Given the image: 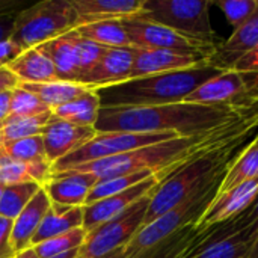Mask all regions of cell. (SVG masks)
Wrapping results in <instances>:
<instances>
[{
    "label": "cell",
    "instance_id": "cell-26",
    "mask_svg": "<svg viewBox=\"0 0 258 258\" xmlns=\"http://www.w3.org/2000/svg\"><path fill=\"white\" fill-rule=\"evenodd\" d=\"M258 177V144L254 141L237 156H234V159L231 160V163L228 165L221 184H219V190L218 194L227 192L245 181L254 180Z\"/></svg>",
    "mask_w": 258,
    "mask_h": 258
},
{
    "label": "cell",
    "instance_id": "cell-49",
    "mask_svg": "<svg viewBox=\"0 0 258 258\" xmlns=\"http://www.w3.org/2000/svg\"><path fill=\"white\" fill-rule=\"evenodd\" d=\"M3 189H5V186H0V198H2V195H3Z\"/></svg>",
    "mask_w": 258,
    "mask_h": 258
},
{
    "label": "cell",
    "instance_id": "cell-28",
    "mask_svg": "<svg viewBox=\"0 0 258 258\" xmlns=\"http://www.w3.org/2000/svg\"><path fill=\"white\" fill-rule=\"evenodd\" d=\"M248 251L249 245L243 234H236L210 245L190 246L183 258H246Z\"/></svg>",
    "mask_w": 258,
    "mask_h": 258
},
{
    "label": "cell",
    "instance_id": "cell-7",
    "mask_svg": "<svg viewBox=\"0 0 258 258\" xmlns=\"http://www.w3.org/2000/svg\"><path fill=\"white\" fill-rule=\"evenodd\" d=\"M184 103L206 106H230L240 110L258 109V73L227 70L204 82Z\"/></svg>",
    "mask_w": 258,
    "mask_h": 258
},
{
    "label": "cell",
    "instance_id": "cell-19",
    "mask_svg": "<svg viewBox=\"0 0 258 258\" xmlns=\"http://www.w3.org/2000/svg\"><path fill=\"white\" fill-rule=\"evenodd\" d=\"M77 38L76 29L67 32L62 36L50 39L36 48L44 53L54 65L59 80L79 83V56H77Z\"/></svg>",
    "mask_w": 258,
    "mask_h": 258
},
{
    "label": "cell",
    "instance_id": "cell-20",
    "mask_svg": "<svg viewBox=\"0 0 258 258\" xmlns=\"http://www.w3.org/2000/svg\"><path fill=\"white\" fill-rule=\"evenodd\" d=\"M50 206H51V201L48 195L45 194L44 187H41L39 192L24 207V210L14 219L11 243H12L15 255L30 248V242L35 233L38 231Z\"/></svg>",
    "mask_w": 258,
    "mask_h": 258
},
{
    "label": "cell",
    "instance_id": "cell-45",
    "mask_svg": "<svg viewBox=\"0 0 258 258\" xmlns=\"http://www.w3.org/2000/svg\"><path fill=\"white\" fill-rule=\"evenodd\" d=\"M97 258H125V248H119V249H115L103 257H97Z\"/></svg>",
    "mask_w": 258,
    "mask_h": 258
},
{
    "label": "cell",
    "instance_id": "cell-44",
    "mask_svg": "<svg viewBox=\"0 0 258 258\" xmlns=\"http://www.w3.org/2000/svg\"><path fill=\"white\" fill-rule=\"evenodd\" d=\"M11 92L12 91H5V92L0 94V124L9 115V109H11Z\"/></svg>",
    "mask_w": 258,
    "mask_h": 258
},
{
    "label": "cell",
    "instance_id": "cell-33",
    "mask_svg": "<svg viewBox=\"0 0 258 258\" xmlns=\"http://www.w3.org/2000/svg\"><path fill=\"white\" fill-rule=\"evenodd\" d=\"M86 234L88 233L83 228H77V230L62 234V236H57L54 239L45 240L39 245H35V246H32V249L35 251L38 258L59 257L62 254L80 249L85 243Z\"/></svg>",
    "mask_w": 258,
    "mask_h": 258
},
{
    "label": "cell",
    "instance_id": "cell-46",
    "mask_svg": "<svg viewBox=\"0 0 258 258\" xmlns=\"http://www.w3.org/2000/svg\"><path fill=\"white\" fill-rule=\"evenodd\" d=\"M14 258H38V257H36L35 251H33L32 248H29V249H26V251H23V252L17 254Z\"/></svg>",
    "mask_w": 258,
    "mask_h": 258
},
{
    "label": "cell",
    "instance_id": "cell-50",
    "mask_svg": "<svg viewBox=\"0 0 258 258\" xmlns=\"http://www.w3.org/2000/svg\"><path fill=\"white\" fill-rule=\"evenodd\" d=\"M254 142H255V144H258V135H257V136H255V139H254Z\"/></svg>",
    "mask_w": 258,
    "mask_h": 258
},
{
    "label": "cell",
    "instance_id": "cell-48",
    "mask_svg": "<svg viewBox=\"0 0 258 258\" xmlns=\"http://www.w3.org/2000/svg\"><path fill=\"white\" fill-rule=\"evenodd\" d=\"M77 255H79V249L71 251V252H67V254H62V255H59V257H54V258H77Z\"/></svg>",
    "mask_w": 258,
    "mask_h": 258
},
{
    "label": "cell",
    "instance_id": "cell-31",
    "mask_svg": "<svg viewBox=\"0 0 258 258\" xmlns=\"http://www.w3.org/2000/svg\"><path fill=\"white\" fill-rule=\"evenodd\" d=\"M156 174H163V172L142 171V172H136V174H130V175H122V177H115V178H107V180H98L94 184V187L91 189L85 206H89V204L101 201L107 197L121 194V192L148 180L150 177H153Z\"/></svg>",
    "mask_w": 258,
    "mask_h": 258
},
{
    "label": "cell",
    "instance_id": "cell-9",
    "mask_svg": "<svg viewBox=\"0 0 258 258\" xmlns=\"http://www.w3.org/2000/svg\"><path fill=\"white\" fill-rule=\"evenodd\" d=\"M151 194L141 198L138 203L128 207L122 215L89 231L86 234L83 246L79 249L77 258L103 257L115 249L125 248L133 239V236L144 225Z\"/></svg>",
    "mask_w": 258,
    "mask_h": 258
},
{
    "label": "cell",
    "instance_id": "cell-22",
    "mask_svg": "<svg viewBox=\"0 0 258 258\" xmlns=\"http://www.w3.org/2000/svg\"><path fill=\"white\" fill-rule=\"evenodd\" d=\"M20 83H47L59 80L51 60L36 47L24 50L6 65Z\"/></svg>",
    "mask_w": 258,
    "mask_h": 258
},
{
    "label": "cell",
    "instance_id": "cell-40",
    "mask_svg": "<svg viewBox=\"0 0 258 258\" xmlns=\"http://www.w3.org/2000/svg\"><path fill=\"white\" fill-rule=\"evenodd\" d=\"M231 70L242 73H258V45L246 56H243Z\"/></svg>",
    "mask_w": 258,
    "mask_h": 258
},
{
    "label": "cell",
    "instance_id": "cell-14",
    "mask_svg": "<svg viewBox=\"0 0 258 258\" xmlns=\"http://www.w3.org/2000/svg\"><path fill=\"white\" fill-rule=\"evenodd\" d=\"M209 63V57L204 54L183 53L174 50H145L138 48L132 67L130 79H139L145 76H154L171 71L190 70ZM128 79V80H130Z\"/></svg>",
    "mask_w": 258,
    "mask_h": 258
},
{
    "label": "cell",
    "instance_id": "cell-13",
    "mask_svg": "<svg viewBox=\"0 0 258 258\" xmlns=\"http://www.w3.org/2000/svg\"><path fill=\"white\" fill-rule=\"evenodd\" d=\"M97 136L94 127H80L51 115L41 132L45 159L53 166L57 160L77 151Z\"/></svg>",
    "mask_w": 258,
    "mask_h": 258
},
{
    "label": "cell",
    "instance_id": "cell-47",
    "mask_svg": "<svg viewBox=\"0 0 258 258\" xmlns=\"http://www.w3.org/2000/svg\"><path fill=\"white\" fill-rule=\"evenodd\" d=\"M246 258H258V237L257 240H255V243L251 246V249L248 251V255Z\"/></svg>",
    "mask_w": 258,
    "mask_h": 258
},
{
    "label": "cell",
    "instance_id": "cell-43",
    "mask_svg": "<svg viewBox=\"0 0 258 258\" xmlns=\"http://www.w3.org/2000/svg\"><path fill=\"white\" fill-rule=\"evenodd\" d=\"M15 17L17 15H5V17H0V42L11 38Z\"/></svg>",
    "mask_w": 258,
    "mask_h": 258
},
{
    "label": "cell",
    "instance_id": "cell-29",
    "mask_svg": "<svg viewBox=\"0 0 258 258\" xmlns=\"http://www.w3.org/2000/svg\"><path fill=\"white\" fill-rule=\"evenodd\" d=\"M51 118V112L32 118H6L0 124V148L9 142L41 135L44 125Z\"/></svg>",
    "mask_w": 258,
    "mask_h": 258
},
{
    "label": "cell",
    "instance_id": "cell-30",
    "mask_svg": "<svg viewBox=\"0 0 258 258\" xmlns=\"http://www.w3.org/2000/svg\"><path fill=\"white\" fill-rule=\"evenodd\" d=\"M42 186L38 183H21L5 186L3 195L0 198V216L6 219H15L30 200L39 192Z\"/></svg>",
    "mask_w": 258,
    "mask_h": 258
},
{
    "label": "cell",
    "instance_id": "cell-8",
    "mask_svg": "<svg viewBox=\"0 0 258 258\" xmlns=\"http://www.w3.org/2000/svg\"><path fill=\"white\" fill-rule=\"evenodd\" d=\"M174 138H180L175 133H97L94 139L85 144L77 151L68 154L67 157L57 160L51 166V175L65 172L74 166L101 160L106 157H113L139 148H145L159 142H165Z\"/></svg>",
    "mask_w": 258,
    "mask_h": 258
},
{
    "label": "cell",
    "instance_id": "cell-15",
    "mask_svg": "<svg viewBox=\"0 0 258 258\" xmlns=\"http://www.w3.org/2000/svg\"><path fill=\"white\" fill-rule=\"evenodd\" d=\"M258 45V8L255 12L237 29L233 30L228 39L218 42L209 65L227 71L231 70L243 56Z\"/></svg>",
    "mask_w": 258,
    "mask_h": 258
},
{
    "label": "cell",
    "instance_id": "cell-12",
    "mask_svg": "<svg viewBox=\"0 0 258 258\" xmlns=\"http://www.w3.org/2000/svg\"><path fill=\"white\" fill-rule=\"evenodd\" d=\"M258 195V177L245 181L227 192L216 194L204 213L192 225L197 233L206 231L215 225L224 224L242 213Z\"/></svg>",
    "mask_w": 258,
    "mask_h": 258
},
{
    "label": "cell",
    "instance_id": "cell-10",
    "mask_svg": "<svg viewBox=\"0 0 258 258\" xmlns=\"http://www.w3.org/2000/svg\"><path fill=\"white\" fill-rule=\"evenodd\" d=\"M132 45L145 50H174L183 53L204 54L210 59L216 45L184 36L166 26L157 24L141 15L119 20Z\"/></svg>",
    "mask_w": 258,
    "mask_h": 258
},
{
    "label": "cell",
    "instance_id": "cell-11",
    "mask_svg": "<svg viewBox=\"0 0 258 258\" xmlns=\"http://www.w3.org/2000/svg\"><path fill=\"white\" fill-rule=\"evenodd\" d=\"M166 177V174H156L148 180L112 197H107L101 201H97L89 206H83V230L86 233L95 230L97 227L106 224L107 221L122 215L128 207L138 203L141 198L151 194L157 184Z\"/></svg>",
    "mask_w": 258,
    "mask_h": 258
},
{
    "label": "cell",
    "instance_id": "cell-23",
    "mask_svg": "<svg viewBox=\"0 0 258 258\" xmlns=\"http://www.w3.org/2000/svg\"><path fill=\"white\" fill-rule=\"evenodd\" d=\"M51 178L48 162H20L0 153V186L38 183L44 186Z\"/></svg>",
    "mask_w": 258,
    "mask_h": 258
},
{
    "label": "cell",
    "instance_id": "cell-27",
    "mask_svg": "<svg viewBox=\"0 0 258 258\" xmlns=\"http://www.w3.org/2000/svg\"><path fill=\"white\" fill-rule=\"evenodd\" d=\"M76 30L82 38L94 41V42L109 47V48L133 47L119 20L91 23V24L76 27Z\"/></svg>",
    "mask_w": 258,
    "mask_h": 258
},
{
    "label": "cell",
    "instance_id": "cell-1",
    "mask_svg": "<svg viewBox=\"0 0 258 258\" xmlns=\"http://www.w3.org/2000/svg\"><path fill=\"white\" fill-rule=\"evenodd\" d=\"M258 113L230 106L165 104L100 107L94 128L97 133H175L180 138L203 136L231 127Z\"/></svg>",
    "mask_w": 258,
    "mask_h": 258
},
{
    "label": "cell",
    "instance_id": "cell-38",
    "mask_svg": "<svg viewBox=\"0 0 258 258\" xmlns=\"http://www.w3.org/2000/svg\"><path fill=\"white\" fill-rule=\"evenodd\" d=\"M12 219H6L0 216V258H14L15 252L11 243V234H12Z\"/></svg>",
    "mask_w": 258,
    "mask_h": 258
},
{
    "label": "cell",
    "instance_id": "cell-35",
    "mask_svg": "<svg viewBox=\"0 0 258 258\" xmlns=\"http://www.w3.org/2000/svg\"><path fill=\"white\" fill-rule=\"evenodd\" d=\"M0 153L20 162H47L41 135L9 142L0 148Z\"/></svg>",
    "mask_w": 258,
    "mask_h": 258
},
{
    "label": "cell",
    "instance_id": "cell-4",
    "mask_svg": "<svg viewBox=\"0 0 258 258\" xmlns=\"http://www.w3.org/2000/svg\"><path fill=\"white\" fill-rule=\"evenodd\" d=\"M76 20L70 0H42L17 14L9 39L23 51L35 48L76 29Z\"/></svg>",
    "mask_w": 258,
    "mask_h": 258
},
{
    "label": "cell",
    "instance_id": "cell-21",
    "mask_svg": "<svg viewBox=\"0 0 258 258\" xmlns=\"http://www.w3.org/2000/svg\"><path fill=\"white\" fill-rule=\"evenodd\" d=\"M77 228H83V207H68L51 203L30 242V248Z\"/></svg>",
    "mask_w": 258,
    "mask_h": 258
},
{
    "label": "cell",
    "instance_id": "cell-37",
    "mask_svg": "<svg viewBox=\"0 0 258 258\" xmlns=\"http://www.w3.org/2000/svg\"><path fill=\"white\" fill-rule=\"evenodd\" d=\"M109 47L100 45L94 41L85 39L79 35L77 38V56H79V80L89 73L104 56V53L107 51Z\"/></svg>",
    "mask_w": 258,
    "mask_h": 258
},
{
    "label": "cell",
    "instance_id": "cell-3",
    "mask_svg": "<svg viewBox=\"0 0 258 258\" xmlns=\"http://www.w3.org/2000/svg\"><path fill=\"white\" fill-rule=\"evenodd\" d=\"M222 73L206 63L190 70L162 73L130 79L118 85L94 89L101 107L122 106H165L184 103V100L204 82Z\"/></svg>",
    "mask_w": 258,
    "mask_h": 258
},
{
    "label": "cell",
    "instance_id": "cell-34",
    "mask_svg": "<svg viewBox=\"0 0 258 258\" xmlns=\"http://www.w3.org/2000/svg\"><path fill=\"white\" fill-rule=\"evenodd\" d=\"M51 112V109L42 103L35 94L17 86L11 92V109L8 118H32Z\"/></svg>",
    "mask_w": 258,
    "mask_h": 258
},
{
    "label": "cell",
    "instance_id": "cell-32",
    "mask_svg": "<svg viewBox=\"0 0 258 258\" xmlns=\"http://www.w3.org/2000/svg\"><path fill=\"white\" fill-rule=\"evenodd\" d=\"M197 236V231L192 225L177 231L174 236L168 237L162 243L141 252L135 258H183L187 249L192 246V242Z\"/></svg>",
    "mask_w": 258,
    "mask_h": 258
},
{
    "label": "cell",
    "instance_id": "cell-17",
    "mask_svg": "<svg viewBox=\"0 0 258 258\" xmlns=\"http://www.w3.org/2000/svg\"><path fill=\"white\" fill-rule=\"evenodd\" d=\"M76 11V27L107 21L124 20L139 15L144 0H70Z\"/></svg>",
    "mask_w": 258,
    "mask_h": 258
},
{
    "label": "cell",
    "instance_id": "cell-2",
    "mask_svg": "<svg viewBox=\"0 0 258 258\" xmlns=\"http://www.w3.org/2000/svg\"><path fill=\"white\" fill-rule=\"evenodd\" d=\"M245 139L246 138H240L200 153L168 174L151 194L144 225L175 209L201 189L222 180L228 165L234 159L233 154L237 145Z\"/></svg>",
    "mask_w": 258,
    "mask_h": 258
},
{
    "label": "cell",
    "instance_id": "cell-42",
    "mask_svg": "<svg viewBox=\"0 0 258 258\" xmlns=\"http://www.w3.org/2000/svg\"><path fill=\"white\" fill-rule=\"evenodd\" d=\"M24 9V3L18 0H0V17L5 15H17Z\"/></svg>",
    "mask_w": 258,
    "mask_h": 258
},
{
    "label": "cell",
    "instance_id": "cell-36",
    "mask_svg": "<svg viewBox=\"0 0 258 258\" xmlns=\"http://www.w3.org/2000/svg\"><path fill=\"white\" fill-rule=\"evenodd\" d=\"M212 3L224 12L233 29L240 27L258 8V0H216Z\"/></svg>",
    "mask_w": 258,
    "mask_h": 258
},
{
    "label": "cell",
    "instance_id": "cell-5",
    "mask_svg": "<svg viewBox=\"0 0 258 258\" xmlns=\"http://www.w3.org/2000/svg\"><path fill=\"white\" fill-rule=\"evenodd\" d=\"M221 180L212 183L210 186L194 194L190 198L183 201L175 209L166 212L153 222L144 225L125 246V258H135L141 252L162 243L168 237L174 236L177 231L194 225L197 219L204 213L212 200L219 190Z\"/></svg>",
    "mask_w": 258,
    "mask_h": 258
},
{
    "label": "cell",
    "instance_id": "cell-18",
    "mask_svg": "<svg viewBox=\"0 0 258 258\" xmlns=\"http://www.w3.org/2000/svg\"><path fill=\"white\" fill-rule=\"evenodd\" d=\"M98 181L92 174H57L42 186L53 204L83 207L91 189Z\"/></svg>",
    "mask_w": 258,
    "mask_h": 258
},
{
    "label": "cell",
    "instance_id": "cell-41",
    "mask_svg": "<svg viewBox=\"0 0 258 258\" xmlns=\"http://www.w3.org/2000/svg\"><path fill=\"white\" fill-rule=\"evenodd\" d=\"M18 79L6 68H0V94L5 91H12L18 86Z\"/></svg>",
    "mask_w": 258,
    "mask_h": 258
},
{
    "label": "cell",
    "instance_id": "cell-25",
    "mask_svg": "<svg viewBox=\"0 0 258 258\" xmlns=\"http://www.w3.org/2000/svg\"><path fill=\"white\" fill-rule=\"evenodd\" d=\"M100 107V98L97 92L91 89L86 94L80 95L79 98L53 109L51 115L57 119H63L74 125L94 127Z\"/></svg>",
    "mask_w": 258,
    "mask_h": 258
},
{
    "label": "cell",
    "instance_id": "cell-6",
    "mask_svg": "<svg viewBox=\"0 0 258 258\" xmlns=\"http://www.w3.org/2000/svg\"><path fill=\"white\" fill-rule=\"evenodd\" d=\"M209 0H144L142 18L166 26L184 36L216 45Z\"/></svg>",
    "mask_w": 258,
    "mask_h": 258
},
{
    "label": "cell",
    "instance_id": "cell-39",
    "mask_svg": "<svg viewBox=\"0 0 258 258\" xmlns=\"http://www.w3.org/2000/svg\"><path fill=\"white\" fill-rule=\"evenodd\" d=\"M21 53H23V50L17 44H14L11 39L2 41L0 42V68L6 67L9 62H12Z\"/></svg>",
    "mask_w": 258,
    "mask_h": 258
},
{
    "label": "cell",
    "instance_id": "cell-24",
    "mask_svg": "<svg viewBox=\"0 0 258 258\" xmlns=\"http://www.w3.org/2000/svg\"><path fill=\"white\" fill-rule=\"evenodd\" d=\"M18 86L35 94L51 110L91 91L89 86H85L77 82H65V80H54L47 83H18Z\"/></svg>",
    "mask_w": 258,
    "mask_h": 258
},
{
    "label": "cell",
    "instance_id": "cell-16",
    "mask_svg": "<svg viewBox=\"0 0 258 258\" xmlns=\"http://www.w3.org/2000/svg\"><path fill=\"white\" fill-rule=\"evenodd\" d=\"M136 50V47L107 48L101 60L89 73H86L79 83L89 86L91 89H97L128 80Z\"/></svg>",
    "mask_w": 258,
    "mask_h": 258
}]
</instances>
